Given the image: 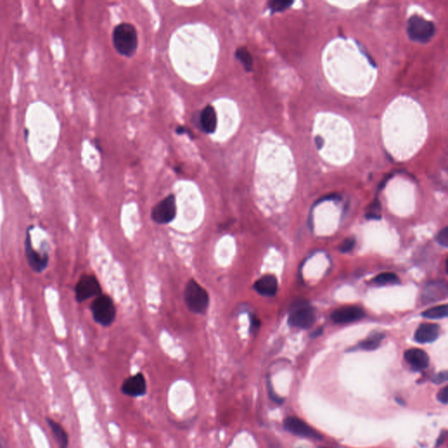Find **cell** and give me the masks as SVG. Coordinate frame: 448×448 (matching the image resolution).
Listing matches in <instances>:
<instances>
[{
  "label": "cell",
  "mask_w": 448,
  "mask_h": 448,
  "mask_svg": "<svg viewBox=\"0 0 448 448\" xmlns=\"http://www.w3.org/2000/svg\"><path fill=\"white\" fill-rule=\"evenodd\" d=\"M112 41L120 55L131 57L139 47V37L135 26L129 23H121L113 30Z\"/></svg>",
  "instance_id": "6da1fadb"
},
{
  "label": "cell",
  "mask_w": 448,
  "mask_h": 448,
  "mask_svg": "<svg viewBox=\"0 0 448 448\" xmlns=\"http://www.w3.org/2000/svg\"><path fill=\"white\" fill-rule=\"evenodd\" d=\"M445 438H446V432H445V431H443V432L440 433V435L438 437V439H437L436 447H438L439 445H442V444L444 443V441H445Z\"/></svg>",
  "instance_id": "f546056e"
},
{
  "label": "cell",
  "mask_w": 448,
  "mask_h": 448,
  "mask_svg": "<svg viewBox=\"0 0 448 448\" xmlns=\"http://www.w3.org/2000/svg\"><path fill=\"white\" fill-rule=\"evenodd\" d=\"M340 199V196L338 195H327L325 197H323V198L320 199V201L319 202H324V201H330V200H339Z\"/></svg>",
  "instance_id": "4dcf8cb0"
},
{
  "label": "cell",
  "mask_w": 448,
  "mask_h": 448,
  "mask_svg": "<svg viewBox=\"0 0 448 448\" xmlns=\"http://www.w3.org/2000/svg\"><path fill=\"white\" fill-rule=\"evenodd\" d=\"M260 325H261V322L255 315L250 316V332L251 333L257 331V329L260 328Z\"/></svg>",
  "instance_id": "83f0119b"
},
{
  "label": "cell",
  "mask_w": 448,
  "mask_h": 448,
  "mask_svg": "<svg viewBox=\"0 0 448 448\" xmlns=\"http://www.w3.org/2000/svg\"><path fill=\"white\" fill-rule=\"evenodd\" d=\"M293 2L292 1H270L268 3V8H269L272 13H279V12H283L286 10L287 8H289L292 6Z\"/></svg>",
  "instance_id": "7402d4cb"
},
{
  "label": "cell",
  "mask_w": 448,
  "mask_h": 448,
  "mask_svg": "<svg viewBox=\"0 0 448 448\" xmlns=\"http://www.w3.org/2000/svg\"><path fill=\"white\" fill-rule=\"evenodd\" d=\"M147 391L146 377L142 373L135 374L127 377L121 385V392L130 397L145 396Z\"/></svg>",
  "instance_id": "30bf717a"
},
{
  "label": "cell",
  "mask_w": 448,
  "mask_h": 448,
  "mask_svg": "<svg viewBox=\"0 0 448 448\" xmlns=\"http://www.w3.org/2000/svg\"><path fill=\"white\" fill-rule=\"evenodd\" d=\"M405 359L416 370H423L428 367L429 356L425 351L419 348H412L406 351Z\"/></svg>",
  "instance_id": "9a60e30c"
},
{
  "label": "cell",
  "mask_w": 448,
  "mask_h": 448,
  "mask_svg": "<svg viewBox=\"0 0 448 448\" xmlns=\"http://www.w3.org/2000/svg\"><path fill=\"white\" fill-rule=\"evenodd\" d=\"M447 379V371H445H445H441V372H439V373L435 375L434 377H432V381L433 383H436V384H441V383L446 382Z\"/></svg>",
  "instance_id": "484cf974"
},
{
  "label": "cell",
  "mask_w": 448,
  "mask_h": 448,
  "mask_svg": "<svg viewBox=\"0 0 448 448\" xmlns=\"http://www.w3.org/2000/svg\"><path fill=\"white\" fill-rule=\"evenodd\" d=\"M447 386L444 387V388L438 393L437 398H438V401H439L440 403L444 404V405H446V404H447Z\"/></svg>",
  "instance_id": "4316f807"
},
{
  "label": "cell",
  "mask_w": 448,
  "mask_h": 448,
  "mask_svg": "<svg viewBox=\"0 0 448 448\" xmlns=\"http://www.w3.org/2000/svg\"><path fill=\"white\" fill-rule=\"evenodd\" d=\"M176 133L178 135H182V134H188L190 138H194V134L192 133L191 130H189L187 127L178 126L176 128Z\"/></svg>",
  "instance_id": "f1b7e54d"
},
{
  "label": "cell",
  "mask_w": 448,
  "mask_h": 448,
  "mask_svg": "<svg viewBox=\"0 0 448 448\" xmlns=\"http://www.w3.org/2000/svg\"><path fill=\"white\" fill-rule=\"evenodd\" d=\"M436 240L441 246L447 248L448 247V227H445L441 231H439L438 236L436 237Z\"/></svg>",
  "instance_id": "cb8c5ba5"
},
{
  "label": "cell",
  "mask_w": 448,
  "mask_h": 448,
  "mask_svg": "<svg viewBox=\"0 0 448 448\" xmlns=\"http://www.w3.org/2000/svg\"><path fill=\"white\" fill-rule=\"evenodd\" d=\"M322 448H326V447H322Z\"/></svg>",
  "instance_id": "e575fe53"
},
{
  "label": "cell",
  "mask_w": 448,
  "mask_h": 448,
  "mask_svg": "<svg viewBox=\"0 0 448 448\" xmlns=\"http://www.w3.org/2000/svg\"><path fill=\"white\" fill-rule=\"evenodd\" d=\"M101 286L98 279L91 275L81 277L75 288V299L79 303L101 294Z\"/></svg>",
  "instance_id": "52a82bcc"
},
{
  "label": "cell",
  "mask_w": 448,
  "mask_h": 448,
  "mask_svg": "<svg viewBox=\"0 0 448 448\" xmlns=\"http://www.w3.org/2000/svg\"><path fill=\"white\" fill-rule=\"evenodd\" d=\"M315 310L307 303L301 302L294 305L288 319V324L294 328H311L315 322Z\"/></svg>",
  "instance_id": "5b68a950"
},
{
  "label": "cell",
  "mask_w": 448,
  "mask_h": 448,
  "mask_svg": "<svg viewBox=\"0 0 448 448\" xmlns=\"http://www.w3.org/2000/svg\"><path fill=\"white\" fill-rule=\"evenodd\" d=\"M355 239L354 237H347L345 240L342 241V243L339 246V250L341 253H347L354 249L355 245Z\"/></svg>",
  "instance_id": "603a6c76"
},
{
  "label": "cell",
  "mask_w": 448,
  "mask_h": 448,
  "mask_svg": "<svg viewBox=\"0 0 448 448\" xmlns=\"http://www.w3.org/2000/svg\"><path fill=\"white\" fill-rule=\"evenodd\" d=\"M435 32L434 24L419 15L411 17L407 23V34L410 39L416 42H429Z\"/></svg>",
  "instance_id": "277c9868"
},
{
  "label": "cell",
  "mask_w": 448,
  "mask_h": 448,
  "mask_svg": "<svg viewBox=\"0 0 448 448\" xmlns=\"http://www.w3.org/2000/svg\"><path fill=\"white\" fill-rule=\"evenodd\" d=\"M25 256L27 264L36 273H41L49 266V257L48 253H40L33 249L30 229L26 231L25 239Z\"/></svg>",
  "instance_id": "ba28073f"
},
{
  "label": "cell",
  "mask_w": 448,
  "mask_h": 448,
  "mask_svg": "<svg viewBox=\"0 0 448 448\" xmlns=\"http://www.w3.org/2000/svg\"><path fill=\"white\" fill-rule=\"evenodd\" d=\"M383 338H384L383 334H381V333L374 334V335H370V337H368L367 339L361 341L359 347L364 350H375L380 346Z\"/></svg>",
  "instance_id": "d6986e66"
},
{
  "label": "cell",
  "mask_w": 448,
  "mask_h": 448,
  "mask_svg": "<svg viewBox=\"0 0 448 448\" xmlns=\"http://www.w3.org/2000/svg\"><path fill=\"white\" fill-rule=\"evenodd\" d=\"M177 207L176 198L173 195H169L153 207L152 219L158 224H167L175 218Z\"/></svg>",
  "instance_id": "8992f818"
},
{
  "label": "cell",
  "mask_w": 448,
  "mask_h": 448,
  "mask_svg": "<svg viewBox=\"0 0 448 448\" xmlns=\"http://www.w3.org/2000/svg\"><path fill=\"white\" fill-rule=\"evenodd\" d=\"M91 312L95 322L99 325L109 327L116 318V306L110 296L100 294L91 305Z\"/></svg>",
  "instance_id": "3957f363"
},
{
  "label": "cell",
  "mask_w": 448,
  "mask_h": 448,
  "mask_svg": "<svg viewBox=\"0 0 448 448\" xmlns=\"http://www.w3.org/2000/svg\"><path fill=\"white\" fill-rule=\"evenodd\" d=\"M217 114L211 105H207L199 116V123L202 131L206 134H213L217 128Z\"/></svg>",
  "instance_id": "4fadbf2b"
},
{
  "label": "cell",
  "mask_w": 448,
  "mask_h": 448,
  "mask_svg": "<svg viewBox=\"0 0 448 448\" xmlns=\"http://www.w3.org/2000/svg\"><path fill=\"white\" fill-rule=\"evenodd\" d=\"M267 390H268V394H269L270 398L273 400V402H275L276 404H279V405H281L284 402V399H283L282 397H280V396H278L274 390H273V386H272V383L270 381H268V383H267Z\"/></svg>",
  "instance_id": "d4e9b609"
},
{
  "label": "cell",
  "mask_w": 448,
  "mask_h": 448,
  "mask_svg": "<svg viewBox=\"0 0 448 448\" xmlns=\"http://www.w3.org/2000/svg\"><path fill=\"white\" fill-rule=\"evenodd\" d=\"M284 428L287 432L294 435L303 438H312L315 440H321L322 436L316 430L304 422L302 419L296 417H288L284 421Z\"/></svg>",
  "instance_id": "9c48e42d"
},
{
  "label": "cell",
  "mask_w": 448,
  "mask_h": 448,
  "mask_svg": "<svg viewBox=\"0 0 448 448\" xmlns=\"http://www.w3.org/2000/svg\"><path fill=\"white\" fill-rule=\"evenodd\" d=\"M440 328L437 324L423 323L415 333V341L419 343H430L438 339Z\"/></svg>",
  "instance_id": "5bb4252c"
},
{
  "label": "cell",
  "mask_w": 448,
  "mask_h": 448,
  "mask_svg": "<svg viewBox=\"0 0 448 448\" xmlns=\"http://www.w3.org/2000/svg\"><path fill=\"white\" fill-rule=\"evenodd\" d=\"M316 144H317V146H318V148H321V146H322V144H323V141H322V139L320 138V137H317L316 138Z\"/></svg>",
  "instance_id": "836d02e7"
},
{
  "label": "cell",
  "mask_w": 448,
  "mask_h": 448,
  "mask_svg": "<svg viewBox=\"0 0 448 448\" xmlns=\"http://www.w3.org/2000/svg\"><path fill=\"white\" fill-rule=\"evenodd\" d=\"M372 282L377 286H388V285H398L400 280L395 273H383L374 278Z\"/></svg>",
  "instance_id": "ffe728a7"
},
{
  "label": "cell",
  "mask_w": 448,
  "mask_h": 448,
  "mask_svg": "<svg viewBox=\"0 0 448 448\" xmlns=\"http://www.w3.org/2000/svg\"><path fill=\"white\" fill-rule=\"evenodd\" d=\"M0 448H7V442L4 440L1 435H0Z\"/></svg>",
  "instance_id": "d6a6232c"
},
{
  "label": "cell",
  "mask_w": 448,
  "mask_h": 448,
  "mask_svg": "<svg viewBox=\"0 0 448 448\" xmlns=\"http://www.w3.org/2000/svg\"><path fill=\"white\" fill-rule=\"evenodd\" d=\"M186 305L192 312L205 315L209 305V296L206 290L195 280L187 283L184 292Z\"/></svg>",
  "instance_id": "7a4b0ae2"
},
{
  "label": "cell",
  "mask_w": 448,
  "mask_h": 448,
  "mask_svg": "<svg viewBox=\"0 0 448 448\" xmlns=\"http://www.w3.org/2000/svg\"><path fill=\"white\" fill-rule=\"evenodd\" d=\"M322 332H323V329H322V328H318V329H317L316 331H315L313 332V333H312V337H318V336H320V335H322Z\"/></svg>",
  "instance_id": "1f68e13d"
},
{
  "label": "cell",
  "mask_w": 448,
  "mask_h": 448,
  "mask_svg": "<svg viewBox=\"0 0 448 448\" xmlns=\"http://www.w3.org/2000/svg\"><path fill=\"white\" fill-rule=\"evenodd\" d=\"M365 316L364 309L357 305H345L332 312L331 319L337 324L356 322Z\"/></svg>",
  "instance_id": "8fae6325"
},
{
  "label": "cell",
  "mask_w": 448,
  "mask_h": 448,
  "mask_svg": "<svg viewBox=\"0 0 448 448\" xmlns=\"http://www.w3.org/2000/svg\"><path fill=\"white\" fill-rule=\"evenodd\" d=\"M46 422L49 425V428L51 429L59 448H68L69 438L64 427L60 423L49 417L46 418Z\"/></svg>",
  "instance_id": "e0dca14e"
},
{
  "label": "cell",
  "mask_w": 448,
  "mask_h": 448,
  "mask_svg": "<svg viewBox=\"0 0 448 448\" xmlns=\"http://www.w3.org/2000/svg\"><path fill=\"white\" fill-rule=\"evenodd\" d=\"M278 280L273 275H265L259 280H257L254 284V289L259 293L260 295L273 297L278 291Z\"/></svg>",
  "instance_id": "2e32d148"
},
{
  "label": "cell",
  "mask_w": 448,
  "mask_h": 448,
  "mask_svg": "<svg viewBox=\"0 0 448 448\" xmlns=\"http://www.w3.org/2000/svg\"><path fill=\"white\" fill-rule=\"evenodd\" d=\"M448 287L444 281L427 283L423 290L422 299L425 303L436 302L446 298Z\"/></svg>",
  "instance_id": "7c38bea8"
},
{
  "label": "cell",
  "mask_w": 448,
  "mask_h": 448,
  "mask_svg": "<svg viewBox=\"0 0 448 448\" xmlns=\"http://www.w3.org/2000/svg\"><path fill=\"white\" fill-rule=\"evenodd\" d=\"M424 317L432 320H438L447 317L448 306L447 305H438L432 308L427 309L422 313Z\"/></svg>",
  "instance_id": "44dd1931"
},
{
  "label": "cell",
  "mask_w": 448,
  "mask_h": 448,
  "mask_svg": "<svg viewBox=\"0 0 448 448\" xmlns=\"http://www.w3.org/2000/svg\"><path fill=\"white\" fill-rule=\"evenodd\" d=\"M235 57L238 62H241V64L247 72H251L253 70V58L247 48L245 47L238 48L235 52Z\"/></svg>",
  "instance_id": "ac0fdd59"
}]
</instances>
